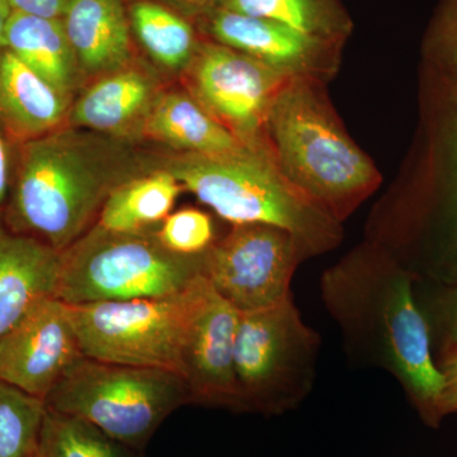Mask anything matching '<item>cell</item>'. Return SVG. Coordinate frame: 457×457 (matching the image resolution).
Returning <instances> with one entry per match:
<instances>
[{
  "label": "cell",
  "instance_id": "21",
  "mask_svg": "<svg viewBox=\"0 0 457 457\" xmlns=\"http://www.w3.org/2000/svg\"><path fill=\"white\" fill-rule=\"evenodd\" d=\"M135 42L159 71L183 74L203 36L187 18L156 0H126Z\"/></svg>",
  "mask_w": 457,
  "mask_h": 457
},
{
  "label": "cell",
  "instance_id": "23",
  "mask_svg": "<svg viewBox=\"0 0 457 457\" xmlns=\"http://www.w3.org/2000/svg\"><path fill=\"white\" fill-rule=\"evenodd\" d=\"M224 9L276 21L303 35L343 46L353 31L342 0H228Z\"/></svg>",
  "mask_w": 457,
  "mask_h": 457
},
{
  "label": "cell",
  "instance_id": "12",
  "mask_svg": "<svg viewBox=\"0 0 457 457\" xmlns=\"http://www.w3.org/2000/svg\"><path fill=\"white\" fill-rule=\"evenodd\" d=\"M83 357L68 303L44 297L0 337V381L45 400Z\"/></svg>",
  "mask_w": 457,
  "mask_h": 457
},
{
  "label": "cell",
  "instance_id": "5",
  "mask_svg": "<svg viewBox=\"0 0 457 457\" xmlns=\"http://www.w3.org/2000/svg\"><path fill=\"white\" fill-rule=\"evenodd\" d=\"M156 168L170 171L186 192L231 225L284 228L295 237L306 261L335 251L345 237L341 222L285 179L266 141L216 154L159 150Z\"/></svg>",
  "mask_w": 457,
  "mask_h": 457
},
{
  "label": "cell",
  "instance_id": "24",
  "mask_svg": "<svg viewBox=\"0 0 457 457\" xmlns=\"http://www.w3.org/2000/svg\"><path fill=\"white\" fill-rule=\"evenodd\" d=\"M139 453L82 418L46 409L35 457H140Z\"/></svg>",
  "mask_w": 457,
  "mask_h": 457
},
{
  "label": "cell",
  "instance_id": "20",
  "mask_svg": "<svg viewBox=\"0 0 457 457\" xmlns=\"http://www.w3.org/2000/svg\"><path fill=\"white\" fill-rule=\"evenodd\" d=\"M4 47L69 97L74 99L87 86L62 18L13 11L5 29Z\"/></svg>",
  "mask_w": 457,
  "mask_h": 457
},
{
  "label": "cell",
  "instance_id": "13",
  "mask_svg": "<svg viewBox=\"0 0 457 457\" xmlns=\"http://www.w3.org/2000/svg\"><path fill=\"white\" fill-rule=\"evenodd\" d=\"M206 40L253 57L285 77L329 83L341 68L345 46L319 40L290 27L221 9L195 23Z\"/></svg>",
  "mask_w": 457,
  "mask_h": 457
},
{
  "label": "cell",
  "instance_id": "30",
  "mask_svg": "<svg viewBox=\"0 0 457 457\" xmlns=\"http://www.w3.org/2000/svg\"><path fill=\"white\" fill-rule=\"evenodd\" d=\"M165 7L187 18L192 23H197L204 18L227 7L228 0H156Z\"/></svg>",
  "mask_w": 457,
  "mask_h": 457
},
{
  "label": "cell",
  "instance_id": "7",
  "mask_svg": "<svg viewBox=\"0 0 457 457\" xmlns=\"http://www.w3.org/2000/svg\"><path fill=\"white\" fill-rule=\"evenodd\" d=\"M57 413L82 418L141 451L177 409L191 404L182 376L167 370L83 357L44 400Z\"/></svg>",
  "mask_w": 457,
  "mask_h": 457
},
{
  "label": "cell",
  "instance_id": "29",
  "mask_svg": "<svg viewBox=\"0 0 457 457\" xmlns=\"http://www.w3.org/2000/svg\"><path fill=\"white\" fill-rule=\"evenodd\" d=\"M433 356L442 378V416H451L457 413V345L441 348Z\"/></svg>",
  "mask_w": 457,
  "mask_h": 457
},
{
  "label": "cell",
  "instance_id": "25",
  "mask_svg": "<svg viewBox=\"0 0 457 457\" xmlns=\"http://www.w3.org/2000/svg\"><path fill=\"white\" fill-rule=\"evenodd\" d=\"M44 400L0 381V457H35Z\"/></svg>",
  "mask_w": 457,
  "mask_h": 457
},
{
  "label": "cell",
  "instance_id": "22",
  "mask_svg": "<svg viewBox=\"0 0 457 457\" xmlns=\"http://www.w3.org/2000/svg\"><path fill=\"white\" fill-rule=\"evenodd\" d=\"M183 191L170 171L156 168L114 189L102 207L97 224L123 233L158 228Z\"/></svg>",
  "mask_w": 457,
  "mask_h": 457
},
{
  "label": "cell",
  "instance_id": "17",
  "mask_svg": "<svg viewBox=\"0 0 457 457\" xmlns=\"http://www.w3.org/2000/svg\"><path fill=\"white\" fill-rule=\"evenodd\" d=\"M73 101L12 51L0 50V125L11 144L26 143L64 128Z\"/></svg>",
  "mask_w": 457,
  "mask_h": 457
},
{
  "label": "cell",
  "instance_id": "8",
  "mask_svg": "<svg viewBox=\"0 0 457 457\" xmlns=\"http://www.w3.org/2000/svg\"><path fill=\"white\" fill-rule=\"evenodd\" d=\"M320 345L294 295L272 308L240 314L234 353L237 411L279 416L300 407L314 389Z\"/></svg>",
  "mask_w": 457,
  "mask_h": 457
},
{
  "label": "cell",
  "instance_id": "3",
  "mask_svg": "<svg viewBox=\"0 0 457 457\" xmlns=\"http://www.w3.org/2000/svg\"><path fill=\"white\" fill-rule=\"evenodd\" d=\"M441 77L444 87L426 110L417 173H402L378 198L365 239L418 282L457 285V80Z\"/></svg>",
  "mask_w": 457,
  "mask_h": 457
},
{
  "label": "cell",
  "instance_id": "31",
  "mask_svg": "<svg viewBox=\"0 0 457 457\" xmlns=\"http://www.w3.org/2000/svg\"><path fill=\"white\" fill-rule=\"evenodd\" d=\"M13 11L36 16L62 18L68 0H8Z\"/></svg>",
  "mask_w": 457,
  "mask_h": 457
},
{
  "label": "cell",
  "instance_id": "27",
  "mask_svg": "<svg viewBox=\"0 0 457 457\" xmlns=\"http://www.w3.org/2000/svg\"><path fill=\"white\" fill-rule=\"evenodd\" d=\"M156 234L165 248L182 255L203 254L216 240L212 216L196 207L170 212Z\"/></svg>",
  "mask_w": 457,
  "mask_h": 457
},
{
  "label": "cell",
  "instance_id": "1",
  "mask_svg": "<svg viewBox=\"0 0 457 457\" xmlns=\"http://www.w3.org/2000/svg\"><path fill=\"white\" fill-rule=\"evenodd\" d=\"M416 282L389 252L363 239L324 270L319 288L348 359L393 376L422 422L438 428L442 378Z\"/></svg>",
  "mask_w": 457,
  "mask_h": 457
},
{
  "label": "cell",
  "instance_id": "33",
  "mask_svg": "<svg viewBox=\"0 0 457 457\" xmlns=\"http://www.w3.org/2000/svg\"><path fill=\"white\" fill-rule=\"evenodd\" d=\"M12 13H13V8L9 4L8 0H0V50L4 49L5 29Z\"/></svg>",
  "mask_w": 457,
  "mask_h": 457
},
{
  "label": "cell",
  "instance_id": "4",
  "mask_svg": "<svg viewBox=\"0 0 457 457\" xmlns=\"http://www.w3.org/2000/svg\"><path fill=\"white\" fill-rule=\"evenodd\" d=\"M327 86L287 80L270 108L264 137L285 179L343 224L380 188L383 177L345 130Z\"/></svg>",
  "mask_w": 457,
  "mask_h": 457
},
{
  "label": "cell",
  "instance_id": "15",
  "mask_svg": "<svg viewBox=\"0 0 457 457\" xmlns=\"http://www.w3.org/2000/svg\"><path fill=\"white\" fill-rule=\"evenodd\" d=\"M165 88L161 71L139 56L87 84L71 104L68 126L143 143V123Z\"/></svg>",
  "mask_w": 457,
  "mask_h": 457
},
{
  "label": "cell",
  "instance_id": "19",
  "mask_svg": "<svg viewBox=\"0 0 457 457\" xmlns=\"http://www.w3.org/2000/svg\"><path fill=\"white\" fill-rule=\"evenodd\" d=\"M140 140L182 154H216L245 145L182 86L165 88L158 96L143 123Z\"/></svg>",
  "mask_w": 457,
  "mask_h": 457
},
{
  "label": "cell",
  "instance_id": "32",
  "mask_svg": "<svg viewBox=\"0 0 457 457\" xmlns=\"http://www.w3.org/2000/svg\"><path fill=\"white\" fill-rule=\"evenodd\" d=\"M12 147L13 144L8 140L7 135L0 125V224H4L3 213H4L9 182H11Z\"/></svg>",
  "mask_w": 457,
  "mask_h": 457
},
{
  "label": "cell",
  "instance_id": "6",
  "mask_svg": "<svg viewBox=\"0 0 457 457\" xmlns=\"http://www.w3.org/2000/svg\"><path fill=\"white\" fill-rule=\"evenodd\" d=\"M201 276L204 253H174L156 228L123 233L96 224L62 252L55 297L71 306L168 297Z\"/></svg>",
  "mask_w": 457,
  "mask_h": 457
},
{
  "label": "cell",
  "instance_id": "28",
  "mask_svg": "<svg viewBox=\"0 0 457 457\" xmlns=\"http://www.w3.org/2000/svg\"><path fill=\"white\" fill-rule=\"evenodd\" d=\"M423 51L438 74L457 80V0H441L427 29Z\"/></svg>",
  "mask_w": 457,
  "mask_h": 457
},
{
  "label": "cell",
  "instance_id": "2",
  "mask_svg": "<svg viewBox=\"0 0 457 457\" xmlns=\"http://www.w3.org/2000/svg\"><path fill=\"white\" fill-rule=\"evenodd\" d=\"M156 154L139 141L68 125L16 144L4 227L62 253L97 224L114 189L156 170Z\"/></svg>",
  "mask_w": 457,
  "mask_h": 457
},
{
  "label": "cell",
  "instance_id": "10",
  "mask_svg": "<svg viewBox=\"0 0 457 457\" xmlns=\"http://www.w3.org/2000/svg\"><path fill=\"white\" fill-rule=\"evenodd\" d=\"M295 237L266 224L233 225L204 253V278L240 314L272 308L293 296L305 262Z\"/></svg>",
  "mask_w": 457,
  "mask_h": 457
},
{
  "label": "cell",
  "instance_id": "26",
  "mask_svg": "<svg viewBox=\"0 0 457 457\" xmlns=\"http://www.w3.org/2000/svg\"><path fill=\"white\" fill-rule=\"evenodd\" d=\"M414 293L428 326L433 353L457 345V285L416 282Z\"/></svg>",
  "mask_w": 457,
  "mask_h": 457
},
{
  "label": "cell",
  "instance_id": "9",
  "mask_svg": "<svg viewBox=\"0 0 457 457\" xmlns=\"http://www.w3.org/2000/svg\"><path fill=\"white\" fill-rule=\"evenodd\" d=\"M207 285L201 276L173 296L69 305L84 356L180 376L189 326Z\"/></svg>",
  "mask_w": 457,
  "mask_h": 457
},
{
  "label": "cell",
  "instance_id": "11",
  "mask_svg": "<svg viewBox=\"0 0 457 457\" xmlns=\"http://www.w3.org/2000/svg\"><path fill=\"white\" fill-rule=\"evenodd\" d=\"M179 78L213 119L248 145L266 141L270 108L291 79L253 57L206 38Z\"/></svg>",
  "mask_w": 457,
  "mask_h": 457
},
{
  "label": "cell",
  "instance_id": "14",
  "mask_svg": "<svg viewBox=\"0 0 457 457\" xmlns=\"http://www.w3.org/2000/svg\"><path fill=\"white\" fill-rule=\"evenodd\" d=\"M240 312L207 285L189 326L182 376L191 404L237 411L234 353Z\"/></svg>",
  "mask_w": 457,
  "mask_h": 457
},
{
  "label": "cell",
  "instance_id": "18",
  "mask_svg": "<svg viewBox=\"0 0 457 457\" xmlns=\"http://www.w3.org/2000/svg\"><path fill=\"white\" fill-rule=\"evenodd\" d=\"M60 252L0 224V337L36 303L55 296Z\"/></svg>",
  "mask_w": 457,
  "mask_h": 457
},
{
  "label": "cell",
  "instance_id": "16",
  "mask_svg": "<svg viewBox=\"0 0 457 457\" xmlns=\"http://www.w3.org/2000/svg\"><path fill=\"white\" fill-rule=\"evenodd\" d=\"M62 22L87 84L140 56L126 0H68Z\"/></svg>",
  "mask_w": 457,
  "mask_h": 457
}]
</instances>
